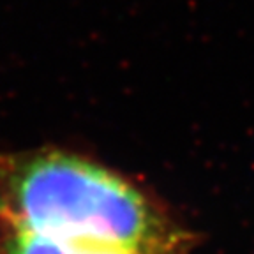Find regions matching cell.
I'll return each instance as SVG.
<instances>
[{
	"mask_svg": "<svg viewBox=\"0 0 254 254\" xmlns=\"http://www.w3.org/2000/svg\"><path fill=\"white\" fill-rule=\"evenodd\" d=\"M7 226L131 254H190L194 235L139 184L64 150L11 157L0 171Z\"/></svg>",
	"mask_w": 254,
	"mask_h": 254,
	"instance_id": "obj_1",
	"label": "cell"
},
{
	"mask_svg": "<svg viewBox=\"0 0 254 254\" xmlns=\"http://www.w3.org/2000/svg\"><path fill=\"white\" fill-rule=\"evenodd\" d=\"M2 247L4 254H131L110 247L62 242L16 226L7 228Z\"/></svg>",
	"mask_w": 254,
	"mask_h": 254,
	"instance_id": "obj_2",
	"label": "cell"
}]
</instances>
